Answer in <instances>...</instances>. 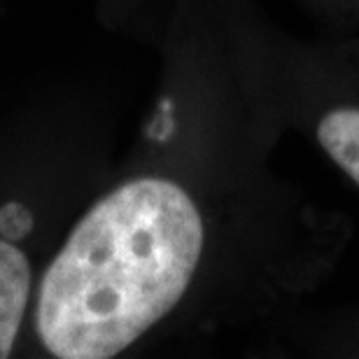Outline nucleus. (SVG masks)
<instances>
[{
    "instance_id": "5",
    "label": "nucleus",
    "mask_w": 359,
    "mask_h": 359,
    "mask_svg": "<svg viewBox=\"0 0 359 359\" xmlns=\"http://www.w3.org/2000/svg\"><path fill=\"white\" fill-rule=\"evenodd\" d=\"M33 226V219H31V212L26 210L24 205L19 203H10L0 210V233L5 238H21L31 231Z\"/></svg>"
},
{
    "instance_id": "3",
    "label": "nucleus",
    "mask_w": 359,
    "mask_h": 359,
    "mask_svg": "<svg viewBox=\"0 0 359 359\" xmlns=\"http://www.w3.org/2000/svg\"><path fill=\"white\" fill-rule=\"evenodd\" d=\"M28 297H31V264L10 241L0 238V359L10 355L19 336Z\"/></svg>"
},
{
    "instance_id": "2",
    "label": "nucleus",
    "mask_w": 359,
    "mask_h": 359,
    "mask_svg": "<svg viewBox=\"0 0 359 359\" xmlns=\"http://www.w3.org/2000/svg\"><path fill=\"white\" fill-rule=\"evenodd\" d=\"M245 56L287 133H299L359 189V35L325 42L250 31Z\"/></svg>"
},
{
    "instance_id": "1",
    "label": "nucleus",
    "mask_w": 359,
    "mask_h": 359,
    "mask_svg": "<svg viewBox=\"0 0 359 359\" xmlns=\"http://www.w3.org/2000/svg\"><path fill=\"white\" fill-rule=\"evenodd\" d=\"M212 219L189 184L140 173L98 201L42 276L35 329L59 359H110L189 301Z\"/></svg>"
},
{
    "instance_id": "4",
    "label": "nucleus",
    "mask_w": 359,
    "mask_h": 359,
    "mask_svg": "<svg viewBox=\"0 0 359 359\" xmlns=\"http://www.w3.org/2000/svg\"><path fill=\"white\" fill-rule=\"evenodd\" d=\"M334 35H359V0H297Z\"/></svg>"
}]
</instances>
